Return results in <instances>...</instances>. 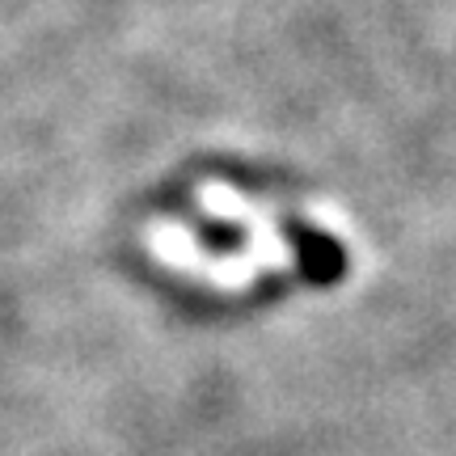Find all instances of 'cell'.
Wrapping results in <instances>:
<instances>
[{
	"label": "cell",
	"mask_w": 456,
	"mask_h": 456,
	"mask_svg": "<svg viewBox=\"0 0 456 456\" xmlns=\"http://www.w3.org/2000/svg\"><path fill=\"white\" fill-rule=\"evenodd\" d=\"M283 237L288 245L296 249V258H300V271L309 283L317 288H330V283H338L346 275V254H342V245H334L326 232H317L309 224H296V220H283Z\"/></svg>",
	"instance_id": "cell-1"
}]
</instances>
